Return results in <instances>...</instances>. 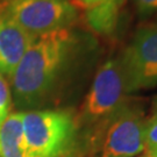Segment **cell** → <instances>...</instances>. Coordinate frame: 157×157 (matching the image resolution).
I'll return each instance as SVG.
<instances>
[{
	"label": "cell",
	"mask_w": 157,
	"mask_h": 157,
	"mask_svg": "<svg viewBox=\"0 0 157 157\" xmlns=\"http://www.w3.org/2000/svg\"><path fill=\"white\" fill-rule=\"evenodd\" d=\"M80 45L71 28L35 37L11 76L17 105L35 106L43 100L78 55Z\"/></svg>",
	"instance_id": "obj_1"
},
{
	"label": "cell",
	"mask_w": 157,
	"mask_h": 157,
	"mask_svg": "<svg viewBox=\"0 0 157 157\" xmlns=\"http://www.w3.org/2000/svg\"><path fill=\"white\" fill-rule=\"evenodd\" d=\"M147 120L139 104L127 100L117 112L91 128L95 157H136L144 151Z\"/></svg>",
	"instance_id": "obj_2"
},
{
	"label": "cell",
	"mask_w": 157,
	"mask_h": 157,
	"mask_svg": "<svg viewBox=\"0 0 157 157\" xmlns=\"http://www.w3.org/2000/svg\"><path fill=\"white\" fill-rule=\"evenodd\" d=\"M23 134L29 157H65L75 141L77 122L65 111L23 113Z\"/></svg>",
	"instance_id": "obj_3"
},
{
	"label": "cell",
	"mask_w": 157,
	"mask_h": 157,
	"mask_svg": "<svg viewBox=\"0 0 157 157\" xmlns=\"http://www.w3.org/2000/svg\"><path fill=\"white\" fill-rule=\"evenodd\" d=\"M124 76L118 58L111 57L98 67L76 119L77 126L93 128L109 118L127 101Z\"/></svg>",
	"instance_id": "obj_4"
},
{
	"label": "cell",
	"mask_w": 157,
	"mask_h": 157,
	"mask_svg": "<svg viewBox=\"0 0 157 157\" xmlns=\"http://www.w3.org/2000/svg\"><path fill=\"white\" fill-rule=\"evenodd\" d=\"M0 6L34 37L71 28L78 19L77 7L69 0H2Z\"/></svg>",
	"instance_id": "obj_5"
},
{
	"label": "cell",
	"mask_w": 157,
	"mask_h": 157,
	"mask_svg": "<svg viewBox=\"0 0 157 157\" xmlns=\"http://www.w3.org/2000/svg\"><path fill=\"white\" fill-rule=\"evenodd\" d=\"M118 61L127 94L157 84V21L135 33Z\"/></svg>",
	"instance_id": "obj_6"
},
{
	"label": "cell",
	"mask_w": 157,
	"mask_h": 157,
	"mask_svg": "<svg viewBox=\"0 0 157 157\" xmlns=\"http://www.w3.org/2000/svg\"><path fill=\"white\" fill-rule=\"evenodd\" d=\"M35 39L12 20L0 6V73L11 77Z\"/></svg>",
	"instance_id": "obj_7"
},
{
	"label": "cell",
	"mask_w": 157,
	"mask_h": 157,
	"mask_svg": "<svg viewBox=\"0 0 157 157\" xmlns=\"http://www.w3.org/2000/svg\"><path fill=\"white\" fill-rule=\"evenodd\" d=\"M22 120L23 112L12 113L0 124V157H29Z\"/></svg>",
	"instance_id": "obj_8"
},
{
	"label": "cell",
	"mask_w": 157,
	"mask_h": 157,
	"mask_svg": "<svg viewBox=\"0 0 157 157\" xmlns=\"http://www.w3.org/2000/svg\"><path fill=\"white\" fill-rule=\"evenodd\" d=\"M120 8L104 1L99 5L87 8V22L92 29L102 35L111 34L117 27Z\"/></svg>",
	"instance_id": "obj_9"
},
{
	"label": "cell",
	"mask_w": 157,
	"mask_h": 157,
	"mask_svg": "<svg viewBox=\"0 0 157 157\" xmlns=\"http://www.w3.org/2000/svg\"><path fill=\"white\" fill-rule=\"evenodd\" d=\"M144 151L147 157H157V111L147 120L144 133Z\"/></svg>",
	"instance_id": "obj_10"
},
{
	"label": "cell",
	"mask_w": 157,
	"mask_h": 157,
	"mask_svg": "<svg viewBox=\"0 0 157 157\" xmlns=\"http://www.w3.org/2000/svg\"><path fill=\"white\" fill-rule=\"evenodd\" d=\"M11 92L10 87L4 79L2 75L0 73V124L5 120L11 109Z\"/></svg>",
	"instance_id": "obj_11"
},
{
	"label": "cell",
	"mask_w": 157,
	"mask_h": 157,
	"mask_svg": "<svg viewBox=\"0 0 157 157\" xmlns=\"http://www.w3.org/2000/svg\"><path fill=\"white\" fill-rule=\"evenodd\" d=\"M139 17L142 19L157 14V0H133Z\"/></svg>",
	"instance_id": "obj_12"
},
{
	"label": "cell",
	"mask_w": 157,
	"mask_h": 157,
	"mask_svg": "<svg viewBox=\"0 0 157 157\" xmlns=\"http://www.w3.org/2000/svg\"><path fill=\"white\" fill-rule=\"evenodd\" d=\"M79 1H80V4L84 6V7L90 8V7L99 5V4L104 2V1H106V0H79Z\"/></svg>",
	"instance_id": "obj_13"
},
{
	"label": "cell",
	"mask_w": 157,
	"mask_h": 157,
	"mask_svg": "<svg viewBox=\"0 0 157 157\" xmlns=\"http://www.w3.org/2000/svg\"><path fill=\"white\" fill-rule=\"evenodd\" d=\"M107 2H109V4H112L113 6H115V7H118L121 10V7L124 5V2H126V0H106Z\"/></svg>",
	"instance_id": "obj_14"
},
{
	"label": "cell",
	"mask_w": 157,
	"mask_h": 157,
	"mask_svg": "<svg viewBox=\"0 0 157 157\" xmlns=\"http://www.w3.org/2000/svg\"><path fill=\"white\" fill-rule=\"evenodd\" d=\"M154 107H155V111H157V98L156 100H155V102H154Z\"/></svg>",
	"instance_id": "obj_15"
},
{
	"label": "cell",
	"mask_w": 157,
	"mask_h": 157,
	"mask_svg": "<svg viewBox=\"0 0 157 157\" xmlns=\"http://www.w3.org/2000/svg\"><path fill=\"white\" fill-rule=\"evenodd\" d=\"M143 157H147V156H146V155H144V156H143Z\"/></svg>",
	"instance_id": "obj_16"
},
{
	"label": "cell",
	"mask_w": 157,
	"mask_h": 157,
	"mask_svg": "<svg viewBox=\"0 0 157 157\" xmlns=\"http://www.w3.org/2000/svg\"><path fill=\"white\" fill-rule=\"evenodd\" d=\"M156 15H157V14H156Z\"/></svg>",
	"instance_id": "obj_17"
}]
</instances>
